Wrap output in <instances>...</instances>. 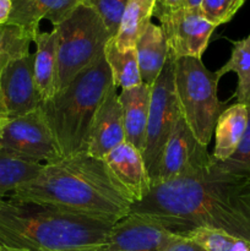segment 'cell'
<instances>
[{
    "instance_id": "obj_1",
    "label": "cell",
    "mask_w": 250,
    "mask_h": 251,
    "mask_svg": "<svg viewBox=\"0 0 250 251\" xmlns=\"http://www.w3.org/2000/svg\"><path fill=\"white\" fill-rule=\"evenodd\" d=\"M129 215L151 217L174 234L210 228L250 242V180L221 171L212 158L201 171L152 186Z\"/></svg>"
},
{
    "instance_id": "obj_2",
    "label": "cell",
    "mask_w": 250,
    "mask_h": 251,
    "mask_svg": "<svg viewBox=\"0 0 250 251\" xmlns=\"http://www.w3.org/2000/svg\"><path fill=\"white\" fill-rule=\"evenodd\" d=\"M9 200L51 206L113 225L126 217L132 205L103 158L87 152L43 164L36 176L12 191Z\"/></svg>"
},
{
    "instance_id": "obj_3",
    "label": "cell",
    "mask_w": 250,
    "mask_h": 251,
    "mask_svg": "<svg viewBox=\"0 0 250 251\" xmlns=\"http://www.w3.org/2000/svg\"><path fill=\"white\" fill-rule=\"evenodd\" d=\"M113 223L34 202L0 199V244L26 251H97Z\"/></svg>"
},
{
    "instance_id": "obj_4",
    "label": "cell",
    "mask_w": 250,
    "mask_h": 251,
    "mask_svg": "<svg viewBox=\"0 0 250 251\" xmlns=\"http://www.w3.org/2000/svg\"><path fill=\"white\" fill-rule=\"evenodd\" d=\"M112 85V73L103 54L42 103L61 158L87 152L93 119Z\"/></svg>"
},
{
    "instance_id": "obj_5",
    "label": "cell",
    "mask_w": 250,
    "mask_h": 251,
    "mask_svg": "<svg viewBox=\"0 0 250 251\" xmlns=\"http://www.w3.org/2000/svg\"><path fill=\"white\" fill-rule=\"evenodd\" d=\"M216 73L198 58L174 59V87L184 120L199 142L208 146L225 103L218 100Z\"/></svg>"
},
{
    "instance_id": "obj_6",
    "label": "cell",
    "mask_w": 250,
    "mask_h": 251,
    "mask_svg": "<svg viewBox=\"0 0 250 251\" xmlns=\"http://www.w3.org/2000/svg\"><path fill=\"white\" fill-rule=\"evenodd\" d=\"M53 28L56 32V92H59L104 54L105 46L113 37L100 15L85 4H81Z\"/></svg>"
},
{
    "instance_id": "obj_7",
    "label": "cell",
    "mask_w": 250,
    "mask_h": 251,
    "mask_svg": "<svg viewBox=\"0 0 250 251\" xmlns=\"http://www.w3.org/2000/svg\"><path fill=\"white\" fill-rule=\"evenodd\" d=\"M180 114L174 87V58L169 53L161 74L151 86L146 142L142 151L150 179L156 171L162 151Z\"/></svg>"
},
{
    "instance_id": "obj_8",
    "label": "cell",
    "mask_w": 250,
    "mask_h": 251,
    "mask_svg": "<svg viewBox=\"0 0 250 251\" xmlns=\"http://www.w3.org/2000/svg\"><path fill=\"white\" fill-rule=\"evenodd\" d=\"M0 147L21 158L41 164L61 159L58 145L41 107L16 119L7 120L0 127Z\"/></svg>"
},
{
    "instance_id": "obj_9",
    "label": "cell",
    "mask_w": 250,
    "mask_h": 251,
    "mask_svg": "<svg viewBox=\"0 0 250 251\" xmlns=\"http://www.w3.org/2000/svg\"><path fill=\"white\" fill-rule=\"evenodd\" d=\"M211 163L212 154L208 153L207 146L196 140L180 114L162 151L156 171L150 179L151 188L195 173Z\"/></svg>"
},
{
    "instance_id": "obj_10",
    "label": "cell",
    "mask_w": 250,
    "mask_h": 251,
    "mask_svg": "<svg viewBox=\"0 0 250 251\" xmlns=\"http://www.w3.org/2000/svg\"><path fill=\"white\" fill-rule=\"evenodd\" d=\"M153 16L159 21L174 59L198 58L205 53L216 27L202 16L200 10L181 7L163 10L154 7Z\"/></svg>"
},
{
    "instance_id": "obj_11",
    "label": "cell",
    "mask_w": 250,
    "mask_h": 251,
    "mask_svg": "<svg viewBox=\"0 0 250 251\" xmlns=\"http://www.w3.org/2000/svg\"><path fill=\"white\" fill-rule=\"evenodd\" d=\"M42 105L33 76V54L11 61L0 76V118L16 119Z\"/></svg>"
},
{
    "instance_id": "obj_12",
    "label": "cell",
    "mask_w": 250,
    "mask_h": 251,
    "mask_svg": "<svg viewBox=\"0 0 250 251\" xmlns=\"http://www.w3.org/2000/svg\"><path fill=\"white\" fill-rule=\"evenodd\" d=\"M173 233L151 217L127 215L115 223L97 251H162Z\"/></svg>"
},
{
    "instance_id": "obj_13",
    "label": "cell",
    "mask_w": 250,
    "mask_h": 251,
    "mask_svg": "<svg viewBox=\"0 0 250 251\" xmlns=\"http://www.w3.org/2000/svg\"><path fill=\"white\" fill-rule=\"evenodd\" d=\"M113 180L132 203L140 202L151 190L149 171L142 153L129 142L113 149L103 157Z\"/></svg>"
},
{
    "instance_id": "obj_14",
    "label": "cell",
    "mask_w": 250,
    "mask_h": 251,
    "mask_svg": "<svg viewBox=\"0 0 250 251\" xmlns=\"http://www.w3.org/2000/svg\"><path fill=\"white\" fill-rule=\"evenodd\" d=\"M125 141L124 119L118 87L112 85L93 119L87 153L103 158L108 152Z\"/></svg>"
},
{
    "instance_id": "obj_15",
    "label": "cell",
    "mask_w": 250,
    "mask_h": 251,
    "mask_svg": "<svg viewBox=\"0 0 250 251\" xmlns=\"http://www.w3.org/2000/svg\"><path fill=\"white\" fill-rule=\"evenodd\" d=\"M81 4L83 0H11L7 24L22 27L36 36L42 20H48L56 27Z\"/></svg>"
},
{
    "instance_id": "obj_16",
    "label": "cell",
    "mask_w": 250,
    "mask_h": 251,
    "mask_svg": "<svg viewBox=\"0 0 250 251\" xmlns=\"http://www.w3.org/2000/svg\"><path fill=\"white\" fill-rule=\"evenodd\" d=\"M151 86L142 82L136 87L122 90L119 102L124 119L125 140L142 153L146 142Z\"/></svg>"
},
{
    "instance_id": "obj_17",
    "label": "cell",
    "mask_w": 250,
    "mask_h": 251,
    "mask_svg": "<svg viewBox=\"0 0 250 251\" xmlns=\"http://www.w3.org/2000/svg\"><path fill=\"white\" fill-rule=\"evenodd\" d=\"M142 82L152 86L169 56L166 36L159 25L150 22L135 44Z\"/></svg>"
},
{
    "instance_id": "obj_18",
    "label": "cell",
    "mask_w": 250,
    "mask_h": 251,
    "mask_svg": "<svg viewBox=\"0 0 250 251\" xmlns=\"http://www.w3.org/2000/svg\"><path fill=\"white\" fill-rule=\"evenodd\" d=\"M36 51L33 53V76L42 103L49 100L56 92V32H41L34 36Z\"/></svg>"
},
{
    "instance_id": "obj_19",
    "label": "cell",
    "mask_w": 250,
    "mask_h": 251,
    "mask_svg": "<svg viewBox=\"0 0 250 251\" xmlns=\"http://www.w3.org/2000/svg\"><path fill=\"white\" fill-rule=\"evenodd\" d=\"M248 126V108L234 103L223 109L215 126V149L212 158L225 162L237 151Z\"/></svg>"
},
{
    "instance_id": "obj_20",
    "label": "cell",
    "mask_w": 250,
    "mask_h": 251,
    "mask_svg": "<svg viewBox=\"0 0 250 251\" xmlns=\"http://www.w3.org/2000/svg\"><path fill=\"white\" fill-rule=\"evenodd\" d=\"M157 0H127L118 33L114 37L115 47L120 51L134 49L137 38L151 22Z\"/></svg>"
},
{
    "instance_id": "obj_21",
    "label": "cell",
    "mask_w": 250,
    "mask_h": 251,
    "mask_svg": "<svg viewBox=\"0 0 250 251\" xmlns=\"http://www.w3.org/2000/svg\"><path fill=\"white\" fill-rule=\"evenodd\" d=\"M232 44L230 58L215 73L218 78L228 73H234L238 77L234 97L238 103L250 105V34L240 41L232 42Z\"/></svg>"
},
{
    "instance_id": "obj_22",
    "label": "cell",
    "mask_w": 250,
    "mask_h": 251,
    "mask_svg": "<svg viewBox=\"0 0 250 251\" xmlns=\"http://www.w3.org/2000/svg\"><path fill=\"white\" fill-rule=\"evenodd\" d=\"M104 58L110 68L113 83L118 88L127 90L141 85L142 80L135 48L120 51L115 47L114 38H112L105 46Z\"/></svg>"
},
{
    "instance_id": "obj_23",
    "label": "cell",
    "mask_w": 250,
    "mask_h": 251,
    "mask_svg": "<svg viewBox=\"0 0 250 251\" xmlns=\"http://www.w3.org/2000/svg\"><path fill=\"white\" fill-rule=\"evenodd\" d=\"M43 164L27 161L0 147V199L11 194L17 186L31 180Z\"/></svg>"
},
{
    "instance_id": "obj_24",
    "label": "cell",
    "mask_w": 250,
    "mask_h": 251,
    "mask_svg": "<svg viewBox=\"0 0 250 251\" xmlns=\"http://www.w3.org/2000/svg\"><path fill=\"white\" fill-rule=\"evenodd\" d=\"M33 38V34L16 25H0V76L11 61L29 54Z\"/></svg>"
},
{
    "instance_id": "obj_25",
    "label": "cell",
    "mask_w": 250,
    "mask_h": 251,
    "mask_svg": "<svg viewBox=\"0 0 250 251\" xmlns=\"http://www.w3.org/2000/svg\"><path fill=\"white\" fill-rule=\"evenodd\" d=\"M206 251H250L249 240L234 237L228 233L210 228H196L186 233Z\"/></svg>"
},
{
    "instance_id": "obj_26",
    "label": "cell",
    "mask_w": 250,
    "mask_h": 251,
    "mask_svg": "<svg viewBox=\"0 0 250 251\" xmlns=\"http://www.w3.org/2000/svg\"><path fill=\"white\" fill-rule=\"evenodd\" d=\"M248 108V126L242 142L238 146L237 151L225 162H217L213 159L216 166L221 171L232 176L244 178L250 180V105Z\"/></svg>"
},
{
    "instance_id": "obj_27",
    "label": "cell",
    "mask_w": 250,
    "mask_h": 251,
    "mask_svg": "<svg viewBox=\"0 0 250 251\" xmlns=\"http://www.w3.org/2000/svg\"><path fill=\"white\" fill-rule=\"evenodd\" d=\"M83 4L92 7L100 15L109 33L114 38L119 31L127 0H83Z\"/></svg>"
},
{
    "instance_id": "obj_28",
    "label": "cell",
    "mask_w": 250,
    "mask_h": 251,
    "mask_svg": "<svg viewBox=\"0 0 250 251\" xmlns=\"http://www.w3.org/2000/svg\"><path fill=\"white\" fill-rule=\"evenodd\" d=\"M245 0H202L200 11L215 27L227 24L233 19Z\"/></svg>"
},
{
    "instance_id": "obj_29",
    "label": "cell",
    "mask_w": 250,
    "mask_h": 251,
    "mask_svg": "<svg viewBox=\"0 0 250 251\" xmlns=\"http://www.w3.org/2000/svg\"><path fill=\"white\" fill-rule=\"evenodd\" d=\"M162 251H206L199 243L185 235L172 234Z\"/></svg>"
},
{
    "instance_id": "obj_30",
    "label": "cell",
    "mask_w": 250,
    "mask_h": 251,
    "mask_svg": "<svg viewBox=\"0 0 250 251\" xmlns=\"http://www.w3.org/2000/svg\"><path fill=\"white\" fill-rule=\"evenodd\" d=\"M154 7L163 10H178L185 7V0H157Z\"/></svg>"
},
{
    "instance_id": "obj_31",
    "label": "cell",
    "mask_w": 250,
    "mask_h": 251,
    "mask_svg": "<svg viewBox=\"0 0 250 251\" xmlns=\"http://www.w3.org/2000/svg\"><path fill=\"white\" fill-rule=\"evenodd\" d=\"M11 12V0H0V25L6 24Z\"/></svg>"
},
{
    "instance_id": "obj_32",
    "label": "cell",
    "mask_w": 250,
    "mask_h": 251,
    "mask_svg": "<svg viewBox=\"0 0 250 251\" xmlns=\"http://www.w3.org/2000/svg\"><path fill=\"white\" fill-rule=\"evenodd\" d=\"M202 0H185V7L191 10H200Z\"/></svg>"
},
{
    "instance_id": "obj_33",
    "label": "cell",
    "mask_w": 250,
    "mask_h": 251,
    "mask_svg": "<svg viewBox=\"0 0 250 251\" xmlns=\"http://www.w3.org/2000/svg\"><path fill=\"white\" fill-rule=\"evenodd\" d=\"M0 251H26V250H20V249H12V248L5 247V245L0 244Z\"/></svg>"
},
{
    "instance_id": "obj_34",
    "label": "cell",
    "mask_w": 250,
    "mask_h": 251,
    "mask_svg": "<svg viewBox=\"0 0 250 251\" xmlns=\"http://www.w3.org/2000/svg\"><path fill=\"white\" fill-rule=\"evenodd\" d=\"M7 120H5V119H2V118H0V127L1 126H4V124L5 123H6Z\"/></svg>"
}]
</instances>
